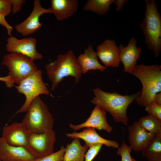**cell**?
<instances>
[{
    "mask_svg": "<svg viewBox=\"0 0 161 161\" xmlns=\"http://www.w3.org/2000/svg\"><path fill=\"white\" fill-rule=\"evenodd\" d=\"M77 59L83 74L91 70H98L103 72L106 69L98 61L96 53L91 45L85 50L84 53L78 56Z\"/></svg>",
    "mask_w": 161,
    "mask_h": 161,
    "instance_id": "cell-19",
    "label": "cell"
},
{
    "mask_svg": "<svg viewBox=\"0 0 161 161\" xmlns=\"http://www.w3.org/2000/svg\"><path fill=\"white\" fill-rule=\"evenodd\" d=\"M128 131L129 146L136 152L142 151L155 135L140 126L137 121L129 126Z\"/></svg>",
    "mask_w": 161,
    "mask_h": 161,
    "instance_id": "cell-16",
    "label": "cell"
},
{
    "mask_svg": "<svg viewBox=\"0 0 161 161\" xmlns=\"http://www.w3.org/2000/svg\"><path fill=\"white\" fill-rule=\"evenodd\" d=\"M6 46L7 51L10 53H16L25 55L33 60L43 58L42 55L37 51L36 41L32 37L18 39L10 36L7 39Z\"/></svg>",
    "mask_w": 161,
    "mask_h": 161,
    "instance_id": "cell-9",
    "label": "cell"
},
{
    "mask_svg": "<svg viewBox=\"0 0 161 161\" xmlns=\"http://www.w3.org/2000/svg\"><path fill=\"white\" fill-rule=\"evenodd\" d=\"M55 141L53 129L42 133H30L26 148L36 157H42L53 152Z\"/></svg>",
    "mask_w": 161,
    "mask_h": 161,
    "instance_id": "cell-8",
    "label": "cell"
},
{
    "mask_svg": "<svg viewBox=\"0 0 161 161\" xmlns=\"http://www.w3.org/2000/svg\"><path fill=\"white\" fill-rule=\"evenodd\" d=\"M1 64L8 68L9 75L14 83L17 85L38 70L34 60L18 53H10L4 55Z\"/></svg>",
    "mask_w": 161,
    "mask_h": 161,
    "instance_id": "cell-6",
    "label": "cell"
},
{
    "mask_svg": "<svg viewBox=\"0 0 161 161\" xmlns=\"http://www.w3.org/2000/svg\"><path fill=\"white\" fill-rule=\"evenodd\" d=\"M51 13L49 8L43 7L40 1L35 0L33 2V7L30 15L23 21L15 25L16 31L23 36H25L32 34L40 29L42 23L40 22V16L45 13Z\"/></svg>",
    "mask_w": 161,
    "mask_h": 161,
    "instance_id": "cell-10",
    "label": "cell"
},
{
    "mask_svg": "<svg viewBox=\"0 0 161 161\" xmlns=\"http://www.w3.org/2000/svg\"><path fill=\"white\" fill-rule=\"evenodd\" d=\"M106 112L95 106L86 121L76 125L70 123L69 125V127L75 131L84 128H91L98 130H103L110 133L112 131L113 128L107 123Z\"/></svg>",
    "mask_w": 161,
    "mask_h": 161,
    "instance_id": "cell-13",
    "label": "cell"
},
{
    "mask_svg": "<svg viewBox=\"0 0 161 161\" xmlns=\"http://www.w3.org/2000/svg\"><path fill=\"white\" fill-rule=\"evenodd\" d=\"M0 81L4 82L6 86L9 88H12L14 85V83L9 74L5 77H0Z\"/></svg>",
    "mask_w": 161,
    "mask_h": 161,
    "instance_id": "cell-31",
    "label": "cell"
},
{
    "mask_svg": "<svg viewBox=\"0 0 161 161\" xmlns=\"http://www.w3.org/2000/svg\"><path fill=\"white\" fill-rule=\"evenodd\" d=\"M139 125L148 132L161 136V120L151 115L140 117L137 121Z\"/></svg>",
    "mask_w": 161,
    "mask_h": 161,
    "instance_id": "cell-22",
    "label": "cell"
},
{
    "mask_svg": "<svg viewBox=\"0 0 161 161\" xmlns=\"http://www.w3.org/2000/svg\"><path fill=\"white\" fill-rule=\"evenodd\" d=\"M36 158L25 148L10 145L0 137V159L1 161H33Z\"/></svg>",
    "mask_w": 161,
    "mask_h": 161,
    "instance_id": "cell-15",
    "label": "cell"
},
{
    "mask_svg": "<svg viewBox=\"0 0 161 161\" xmlns=\"http://www.w3.org/2000/svg\"><path fill=\"white\" fill-rule=\"evenodd\" d=\"M5 16L0 13V24L4 27L7 29L8 35L12 36L11 33L13 27L10 26L5 19Z\"/></svg>",
    "mask_w": 161,
    "mask_h": 161,
    "instance_id": "cell-30",
    "label": "cell"
},
{
    "mask_svg": "<svg viewBox=\"0 0 161 161\" xmlns=\"http://www.w3.org/2000/svg\"><path fill=\"white\" fill-rule=\"evenodd\" d=\"M132 151L130 147L123 141L121 145L117 148V153L120 156L121 161H137L131 157Z\"/></svg>",
    "mask_w": 161,
    "mask_h": 161,
    "instance_id": "cell-25",
    "label": "cell"
},
{
    "mask_svg": "<svg viewBox=\"0 0 161 161\" xmlns=\"http://www.w3.org/2000/svg\"><path fill=\"white\" fill-rule=\"evenodd\" d=\"M66 136L70 138H78L83 140L85 144L89 147L95 145L101 144L108 147H112L118 148L119 144L115 140L105 139L101 137L96 132L95 129L86 128L80 132L76 131L66 134Z\"/></svg>",
    "mask_w": 161,
    "mask_h": 161,
    "instance_id": "cell-17",
    "label": "cell"
},
{
    "mask_svg": "<svg viewBox=\"0 0 161 161\" xmlns=\"http://www.w3.org/2000/svg\"><path fill=\"white\" fill-rule=\"evenodd\" d=\"M141 151L147 161H161V136L155 135Z\"/></svg>",
    "mask_w": 161,
    "mask_h": 161,
    "instance_id": "cell-21",
    "label": "cell"
},
{
    "mask_svg": "<svg viewBox=\"0 0 161 161\" xmlns=\"http://www.w3.org/2000/svg\"><path fill=\"white\" fill-rule=\"evenodd\" d=\"M12 3V12L15 14L21 10V7L26 2L24 0H11Z\"/></svg>",
    "mask_w": 161,
    "mask_h": 161,
    "instance_id": "cell-29",
    "label": "cell"
},
{
    "mask_svg": "<svg viewBox=\"0 0 161 161\" xmlns=\"http://www.w3.org/2000/svg\"><path fill=\"white\" fill-rule=\"evenodd\" d=\"M131 74L137 78L142 84V90L136 101L138 104L145 107L154 101L156 94L161 92V66L137 65Z\"/></svg>",
    "mask_w": 161,
    "mask_h": 161,
    "instance_id": "cell-2",
    "label": "cell"
},
{
    "mask_svg": "<svg viewBox=\"0 0 161 161\" xmlns=\"http://www.w3.org/2000/svg\"><path fill=\"white\" fill-rule=\"evenodd\" d=\"M45 69L51 83V90H55L63 79L68 76L75 78V83H78L82 72L73 52L71 50L63 54H59L53 62L47 63Z\"/></svg>",
    "mask_w": 161,
    "mask_h": 161,
    "instance_id": "cell-3",
    "label": "cell"
},
{
    "mask_svg": "<svg viewBox=\"0 0 161 161\" xmlns=\"http://www.w3.org/2000/svg\"><path fill=\"white\" fill-rule=\"evenodd\" d=\"M114 0H88L83 7L86 11H91L100 15H105L109 10Z\"/></svg>",
    "mask_w": 161,
    "mask_h": 161,
    "instance_id": "cell-23",
    "label": "cell"
},
{
    "mask_svg": "<svg viewBox=\"0 0 161 161\" xmlns=\"http://www.w3.org/2000/svg\"><path fill=\"white\" fill-rule=\"evenodd\" d=\"M154 101L157 104L161 105V92L158 93L155 95Z\"/></svg>",
    "mask_w": 161,
    "mask_h": 161,
    "instance_id": "cell-33",
    "label": "cell"
},
{
    "mask_svg": "<svg viewBox=\"0 0 161 161\" xmlns=\"http://www.w3.org/2000/svg\"><path fill=\"white\" fill-rule=\"evenodd\" d=\"M65 151V147L62 146L57 151L42 157L36 158L33 161H63Z\"/></svg>",
    "mask_w": 161,
    "mask_h": 161,
    "instance_id": "cell-24",
    "label": "cell"
},
{
    "mask_svg": "<svg viewBox=\"0 0 161 161\" xmlns=\"http://www.w3.org/2000/svg\"><path fill=\"white\" fill-rule=\"evenodd\" d=\"M120 49L113 40L106 39L96 48V54L105 66L118 67L120 64Z\"/></svg>",
    "mask_w": 161,
    "mask_h": 161,
    "instance_id": "cell-12",
    "label": "cell"
},
{
    "mask_svg": "<svg viewBox=\"0 0 161 161\" xmlns=\"http://www.w3.org/2000/svg\"><path fill=\"white\" fill-rule=\"evenodd\" d=\"M145 108V111L149 115L154 116L161 120V105L153 101L146 106Z\"/></svg>",
    "mask_w": 161,
    "mask_h": 161,
    "instance_id": "cell-27",
    "label": "cell"
},
{
    "mask_svg": "<svg viewBox=\"0 0 161 161\" xmlns=\"http://www.w3.org/2000/svg\"><path fill=\"white\" fill-rule=\"evenodd\" d=\"M88 148L86 144L82 145L81 144L80 139L74 138L65 148L63 161H84Z\"/></svg>",
    "mask_w": 161,
    "mask_h": 161,
    "instance_id": "cell-20",
    "label": "cell"
},
{
    "mask_svg": "<svg viewBox=\"0 0 161 161\" xmlns=\"http://www.w3.org/2000/svg\"><path fill=\"white\" fill-rule=\"evenodd\" d=\"M118 47L120 51V61L123 65L124 70L131 74L137 65V61L140 58L142 48L137 47L136 40L134 37L129 40L126 46L121 44Z\"/></svg>",
    "mask_w": 161,
    "mask_h": 161,
    "instance_id": "cell-14",
    "label": "cell"
},
{
    "mask_svg": "<svg viewBox=\"0 0 161 161\" xmlns=\"http://www.w3.org/2000/svg\"><path fill=\"white\" fill-rule=\"evenodd\" d=\"M93 91L95 97L91 101L92 104L101 109L110 113L116 122L128 125L127 108L131 103L136 100L141 91L125 95L116 92H105L98 87L94 89Z\"/></svg>",
    "mask_w": 161,
    "mask_h": 161,
    "instance_id": "cell-1",
    "label": "cell"
},
{
    "mask_svg": "<svg viewBox=\"0 0 161 161\" xmlns=\"http://www.w3.org/2000/svg\"><path fill=\"white\" fill-rule=\"evenodd\" d=\"M0 161H1V160L0 159Z\"/></svg>",
    "mask_w": 161,
    "mask_h": 161,
    "instance_id": "cell-34",
    "label": "cell"
},
{
    "mask_svg": "<svg viewBox=\"0 0 161 161\" xmlns=\"http://www.w3.org/2000/svg\"><path fill=\"white\" fill-rule=\"evenodd\" d=\"M145 17L140 26L145 37V44L157 57L161 51V16L155 0H145Z\"/></svg>",
    "mask_w": 161,
    "mask_h": 161,
    "instance_id": "cell-4",
    "label": "cell"
},
{
    "mask_svg": "<svg viewBox=\"0 0 161 161\" xmlns=\"http://www.w3.org/2000/svg\"><path fill=\"white\" fill-rule=\"evenodd\" d=\"M30 134L21 122H15L3 127L1 137L10 145L26 148Z\"/></svg>",
    "mask_w": 161,
    "mask_h": 161,
    "instance_id": "cell-11",
    "label": "cell"
},
{
    "mask_svg": "<svg viewBox=\"0 0 161 161\" xmlns=\"http://www.w3.org/2000/svg\"><path fill=\"white\" fill-rule=\"evenodd\" d=\"M49 8L56 19L63 21L69 18L77 11L78 2L77 0H52Z\"/></svg>",
    "mask_w": 161,
    "mask_h": 161,
    "instance_id": "cell-18",
    "label": "cell"
},
{
    "mask_svg": "<svg viewBox=\"0 0 161 161\" xmlns=\"http://www.w3.org/2000/svg\"><path fill=\"white\" fill-rule=\"evenodd\" d=\"M54 119L45 102L37 96L31 101L21 122L30 133L53 129Z\"/></svg>",
    "mask_w": 161,
    "mask_h": 161,
    "instance_id": "cell-5",
    "label": "cell"
},
{
    "mask_svg": "<svg viewBox=\"0 0 161 161\" xmlns=\"http://www.w3.org/2000/svg\"><path fill=\"white\" fill-rule=\"evenodd\" d=\"M12 6L11 0H0V13L7 16L12 12Z\"/></svg>",
    "mask_w": 161,
    "mask_h": 161,
    "instance_id": "cell-28",
    "label": "cell"
},
{
    "mask_svg": "<svg viewBox=\"0 0 161 161\" xmlns=\"http://www.w3.org/2000/svg\"><path fill=\"white\" fill-rule=\"evenodd\" d=\"M18 92L23 94L25 100L15 114L26 112L32 100L41 94L48 95L49 92L42 77V72L38 69L35 72L23 80L19 85L15 86Z\"/></svg>",
    "mask_w": 161,
    "mask_h": 161,
    "instance_id": "cell-7",
    "label": "cell"
},
{
    "mask_svg": "<svg viewBox=\"0 0 161 161\" xmlns=\"http://www.w3.org/2000/svg\"><path fill=\"white\" fill-rule=\"evenodd\" d=\"M103 145L98 144L89 146L85 154L84 161H92L100 151Z\"/></svg>",
    "mask_w": 161,
    "mask_h": 161,
    "instance_id": "cell-26",
    "label": "cell"
},
{
    "mask_svg": "<svg viewBox=\"0 0 161 161\" xmlns=\"http://www.w3.org/2000/svg\"><path fill=\"white\" fill-rule=\"evenodd\" d=\"M126 0H114V3L116 5V11H120L127 2Z\"/></svg>",
    "mask_w": 161,
    "mask_h": 161,
    "instance_id": "cell-32",
    "label": "cell"
}]
</instances>
